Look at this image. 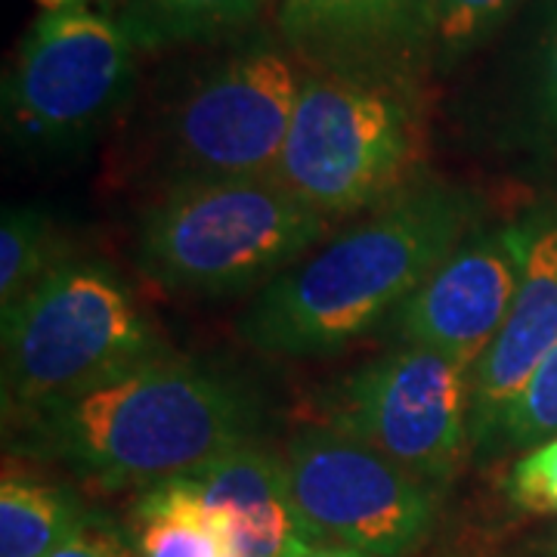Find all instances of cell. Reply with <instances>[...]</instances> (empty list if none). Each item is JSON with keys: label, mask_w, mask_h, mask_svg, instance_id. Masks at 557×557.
I'll use <instances>...</instances> for the list:
<instances>
[{"label": "cell", "mask_w": 557, "mask_h": 557, "mask_svg": "<svg viewBox=\"0 0 557 557\" xmlns=\"http://www.w3.org/2000/svg\"><path fill=\"white\" fill-rule=\"evenodd\" d=\"M478 218L468 189L416 183L263 285L239 319L242 341L270 357L338 354L394 319Z\"/></svg>", "instance_id": "cell-1"}, {"label": "cell", "mask_w": 557, "mask_h": 557, "mask_svg": "<svg viewBox=\"0 0 557 557\" xmlns=\"http://www.w3.org/2000/svg\"><path fill=\"white\" fill-rule=\"evenodd\" d=\"M251 391L199 359L164 350L78 397L22 418L20 449L109 490L196 474L255 443Z\"/></svg>", "instance_id": "cell-2"}, {"label": "cell", "mask_w": 557, "mask_h": 557, "mask_svg": "<svg viewBox=\"0 0 557 557\" xmlns=\"http://www.w3.org/2000/svg\"><path fill=\"white\" fill-rule=\"evenodd\" d=\"M317 214L276 177H177L139 218L143 276L180 298L263 288L325 236Z\"/></svg>", "instance_id": "cell-3"}, {"label": "cell", "mask_w": 557, "mask_h": 557, "mask_svg": "<svg viewBox=\"0 0 557 557\" xmlns=\"http://www.w3.org/2000/svg\"><path fill=\"white\" fill-rule=\"evenodd\" d=\"M424 131L391 69L319 65L300 84L276 177L325 220L369 214L412 189Z\"/></svg>", "instance_id": "cell-4"}, {"label": "cell", "mask_w": 557, "mask_h": 557, "mask_svg": "<svg viewBox=\"0 0 557 557\" xmlns=\"http://www.w3.org/2000/svg\"><path fill=\"white\" fill-rule=\"evenodd\" d=\"M3 418L20 424L168 350L131 285L100 260L65 258L0 317Z\"/></svg>", "instance_id": "cell-5"}, {"label": "cell", "mask_w": 557, "mask_h": 557, "mask_svg": "<svg viewBox=\"0 0 557 557\" xmlns=\"http://www.w3.org/2000/svg\"><path fill=\"white\" fill-rule=\"evenodd\" d=\"M474 369L431 347L397 344L319 397L325 424L369 443L434 490L474 449Z\"/></svg>", "instance_id": "cell-6"}, {"label": "cell", "mask_w": 557, "mask_h": 557, "mask_svg": "<svg viewBox=\"0 0 557 557\" xmlns=\"http://www.w3.org/2000/svg\"><path fill=\"white\" fill-rule=\"evenodd\" d=\"M134 50L112 13L87 3L47 10L3 81L7 134L47 156L84 146L127 97Z\"/></svg>", "instance_id": "cell-7"}, {"label": "cell", "mask_w": 557, "mask_h": 557, "mask_svg": "<svg viewBox=\"0 0 557 557\" xmlns=\"http://www.w3.org/2000/svg\"><path fill=\"white\" fill-rule=\"evenodd\" d=\"M292 47L248 40L201 72L171 115L177 177L276 174L304 84Z\"/></svg>", "instance_id": "cell-8"}, {"label": "cell", "mask_w": 557, "mask_h": 557, "mask_svg": "<svg viewBox=\"0 0 557 557\" xmlns=\"http://www.w3.org/2000/svg\"><path fill=\"white\" fill-rule=\"evenodd\" d=\"M292 496L317 536L375 557H406L437 518V490L329 424L288 440Z\"/></svg>", "instance_id": "cell-9"}, {"label": "cell", "mask_w": 557, "mask_h": 557, "mask_svg": "<svg viewBox=\"0 0 557 557\" xmlns=\"http://www.w3.org/2000/svg\"><path fill=\"white\" fill-rule=\"evenodd\" d=\"M530 236L533 220L471 230L394 313L399 344L431 347L478 369L511 313Z\"/></svg>", "instance_id": "cell-10"}, {"label": "cell", "mask_w": 557, "mask_h": 557, "mask_svg": "<svg viewBox=\"0 0 557 557\" xmlns=\"http://www.w3.org/2000/svg\"><path fill=\"white\" fill-rule=\"evenodd\" d=\"M533 220L530 255L511 313L493 347L474 369L471 440L474 453H490L498 421L515 403L523 381L557 344V211Z\"/></svg>", "instance_id": "cell-11"}, {"label": "cell", "mask_w": 557, "mask_h": 557, "mask_svg": "<svg viewBox=\"0 0 557 557\" xmlns=\"http://www.w3.org/2000/svg\"><path fill=\"white\" fill-rule=\"evenodd\" d=\"M230 557H307L322 539L292 496L285 458L245 443L196 474Z\"/></svg>", "instance_id": "cell-12"}, {"label": "cell", "mask_w": 557, "mask_h": 557, "mask_svg": "<svg viewBox=\"0 0 557 557\" xmlns=\"http://www.w3.org/2000/svg\"><path fill=\"white\" fill-rule=\"evenodd\" d=\"M285 44L319 65L384 69L409 53L421 0H276Z\"/></svg>", "instance_id": "cell-13"}, {"label": "cell", "mask_w": 557, "mask_h": 557, "mask_svg": "<svg viewBox=\"0 0 557 557\" xmlns=\"http://www.w3.org/2000/svg\"><path fill=\"white\" fill-rule=\"evenodd\" d=\"M139 557H223L218 518L193 474L146 486L131 505Z\"/></svg>", "instance_id": "cell-14"}, {"label": "cell", "mask_w": 557, "mask_h": 557, "mask_svg": "<svg viewBox=\"0 0 557 557\" xmlns=\"http://www.w3.org/2000/svg\"><path fill=\"white\" fill-rule=\"evenodd\" d=\"M270 0H115L112 16L137 50L230 38L258 20Z\"/></svg>", "instance_id": "cell-15"}, {"label": "cell", "mask_w": 557, "mask_h": 557, "mask_svg": "<svg viewBox=\"0 0 557 557\" xmlns=\"http://www.w3.org/2000/svg\"><path fill=\"white\" fill-rule=\"evenodd\" d=\"M87 511L69 490L44 480L3 474L0 557H50Z\"/></svg>", "instance_id": "cell-16"}, {"label": "cell", "mask_w": 557, "mask_h": 557, "mask_svg": "<svg viewBox=\"0 0 557 557\" xmlns=\"http://www.w3.org/2000/svg\"><path fill=\"white\" fill-rule=\"evenodd\" d=\"M523 0H421L409 57L449 72L496 35Z\"/></svg>", "instance_id": "cell-17"}, {"label": "cell", "mask_w": 557, "mask_h": 557, "mask_svg": "<svg viewBox=\"0 0 557 557\" xmlns=\"http://www.w3.org/2000/svg\"><path fill=\"white\" fill-rule=\"evenodd\" d=\"M65 258L57 226L40 208L7 205L0 223V317L10 313Z\"/></svg>", "instance_id": "cell-18"}, {"label": "cell", "mask_w": 557, "mask_h": 557, "mask_svg": "<svg viewBox=\"0 0 557 557\" xmlns=\"http://www.w3.org/2000/svg\"><path fill=\"white\" fill-rule=\"evenodd\" d=\"M548 437H557V344L542 357L536 372L523 381L515 403L502 416L490 453L530 449Z\"/></svg>", "instance_id": "cell-19"}, {"label": "cell", "mask_w": 557, "mask_h": 557, "mask_svg": "<svg viewBox=\"0 0 557 557\" xmlns=\"http://www.w3.org/2000/svg\"><path fill=\"white\" fill-rule=\"evenodd\" d=\"M527 121L539 137L557 143V0H545L523 87Z\"/></svg>", "instance_id": "cell-20"}, {"label": "cell", "mask_w": 557, "mask_h": 557, "mask_svg": "<svg viewBox=\"0 0 557 557\" xmlns=\"http://www.w3.org/2000/svg\"><path fill=\"white\" fill-rule=\"evenodd\" d=\"M505 496L527 515H557V437L523 449L505 478Z\"/></svg>", "instance_id": "cell-21"}, {"label": "cell", "mask_w": 557, "mask_h": 557, "mask_svg": "<svg viewBox=\"0 0 557 557\" xmlns=\"http://www.w3.org/2000/svg\"><path fill=\"white\" fill-rule=\"evenodd\" d=\"M50 557H139L131 533L102 515H84Z\"/></svg>", "instance_id": "cell-22"}, {"label": "cell", "mask_w": 557, "mask_h": 557, "mask_svg": "<svg viewBox=\"0 0 557 557\" xmlns=\"http://www.w3.org/2000/svg\"><path fill=\"white\" fill-rule=\"evenodd\" d=\"M307 557H375V555H366V552H357V548H344V545H313Z\"/></svg>", "instance_id": "cell-23"}, {"label": "cell", "mask_w": 557, "mask_h": 557, "mask_svg": "<svg viewBox=\"0 0 557 557\" xmlns=\"http://www.w3.org/2000/svg\"><path fill=\"white\" fill-rule=\"evenodd\" d=\"M44 10H65V7H78L84 0H38Z\"/></svg>", "instance_id": "cell-24"}, {"label": "cell", "mask_w": 557, "mask_h": 557, "mask_svg": "<svg viewBox=\"0 0 557 557\" xmlns=\"http://www.w3.org/2000/svg\"><path fill=\"white\" fill-rule=\"evenodd\" d=\"M555 557H557V539H555Z\"/></svg>", "instance_id": "cell-25"}, {"label": "cell", "mask_w": 557, "mask_h": 557, "mask_svg": "<svg viewBox=\"0 0 557 557\" xmlns=\"http://www.w3.org/2000/svg\"><path fill=\"white\" fill-rule=\"evenodd\" d=\"M223 557H230V555H223Z\"/></svg>", "instance_id": "cell-26"}]
</instances>
